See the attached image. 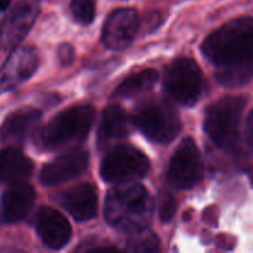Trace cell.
<instances>
[{"label": "cell", "instance_id": "obj_12", "mask_svg": "<svg viewBox=\"0 0 253 253\" xmlns=\"http://www.w3.org/2000/svg\"><path fill=\"white\" fill-rule=\"evenodd\" d=\"M88 165L89 153L73 148L47 163L40 172V182L47 187L59 185L81 175Z\"/></svg>", "mask_w": 253, "mask_h": 253}, {"label": "cell", "instance_id": "obj_1", "mask_svg": "<svg viewBox=\"0 0 253 253\" xmlns=\"http://www.w3.org/2000/svg\"><path fill=\"white\" fill-rule=\"evenodd\" d=\"M252 17L227 22L203 42L204 56L217 68L216 78L225 86H242L252 78Z\"/></svg>", "mask_w": 253, "mask_h": 253}, {"label": "cell", "instance_id": "obj_4", "mask_svg": "<svg viewBox=\"0 0 253 253\" xmlns=\"http://www.w3.org/2000/svg\"><path fill=\"white\" fill-rule=\"evenodd\" d=\"M244 96H225L212 103L205 111L204 131L222 150H234L240 135V125L246 106Z\"/></svg>", "mask_w": 253, "mask_h": 253}, {"label": "cell", "instance_id": "obj_3", "mask_svg": "<svg viewBox=\"0 0 253 253\" xmlns=\"http://www.w3.org/2000/svg\"><path fill=\"white\" fill-rule=\"evenodd\" d=\"M95 110L90 105L69 108L54 116L40 132L44 150H63L85 140L93 126Z\"/></svg>", "mask_w": 253, "mask_h": 253}, {"label": "cell", "instance_id": "obj_23", "mask_svg": "<svg viewBox=\"0 0 253 253\" xmlns=\"http://www.w3.org/2000/svg\"><path fill=\"white\" fill-rule=\"evenodd\" d=\"M73 57H74L73 48H72L69 44H62V46L59 47L58 58L62 64H64V66L69 64L72 61H73Z\"/></svg>", "mask_w": 253, "mask_h": 253}, {"label": "cell", "instance_id": "obj_24", "mask_svg": "<svg viewBox=\"0 0 253 253\" xmlns=\"http://www.w3.org/2000/svg\"><path fill=\"white\" fill-rule=\"evenodd\" d=\"M246 137L247 142H249V147H251L252 145V113H250L249 118H247V126H246Z\"/></svg>", "mask_w": 253, "mask_h": 253}, {"label": "cell", "instance_id": "obj_2", "mask_svg": "<svg viewBox=\"0 0 253 253\" xmlns=\"http://www.w3.org/2000/svg\"><path fill=\"white\" fill-rule=\"evenodd\" d=\"M153 199L140 184H119L109 190L104 205L108 224L121 232L131 234L148 227L153 216Z\"/></svg>", "mask_w": 253, "mask_h": 253}, {"label": "cell", "instance_id": "obj_19", "mask_svg": "<svg viewBox=\"0 0 253 253\" xmlns=\"http://www.w3.org/2000/svg\"><path fill=\"white\" fill-rule=\"evenodd\" d=\"M157 77V72L152 68L132 74L121 82L120 85L114 91V96L128 99L148 93L155 85Z\"/></svg>", "mask_w": 253, "mask_h": 253}, {"label": "cell", "instance_id": "obj_22", "mask_svg": "<svg viewBox=\"0 0 253 253\" xmlns=\"http://www.w3.org/2000/svg\"><path fill=\"white\" fill-rule=\"evenodd\" d=\"M158 214L160 220L165 224H168L177 211V203L174 197L169 193H162L160 195V203H158Z\"/></svg>", "mask_w": 253, "mask_h": 253}, {"label": "cell", "instance_id": "obj_14", "mask_svg": "<svg viewBox=\"0 0 253 253\" xmlns=\"http://www.w3.org/2000/svg\"><path fill=\"white\" fill-rule=\"evenodd\" d=\"M35 227L41 241L51 250L62 249L71 240V225L61 212L52 208L43 207L39 210Z\"/></svg>", "mask_w": 253, "mask_h": 253}, {"label": "cell", "instance_id": "obj_17", "mask_svg": "<svg viewBox=\"0 0 253 253\" xmlns=\"http://www.w3.org/2000/svg\"><path fill=\"white\" fill-rule=\"evenodd\" d=\"M130 131V120L123 108L110 105L104 110L98 128V143L106 147L121 138L126 137Z\"/></svg>", "mask_w": 253, "mask_h": 253}, {"label": "cell", "instance_id": "obj_13", "mask_svg": "<svg viewBox=\"0 0 253 253\" xmlns=\"http://www.w3.org/2000/svg\"><path fill=\"white\" fill-rule=\"evenodd\" d=\"M35 202L32 187L24 180L15 182L2 193L0 199V221L2 224H17L27 216Z\"/></svg>", "mask_w": 253, "mask_h": 253}, {"label": "cell", "instance_id": "obj_25", "mask_svg": "<svg viewBox=\"0 0 253 253\" xmlns=\"http://www.w3.org/2000/svg\"><path fill=\"white\" fill-rule=\"evenodd\" d=\"M11 5V0H0V12H4Z\"/></svg>", "mask_w": 253, "mask_h": 253}, {"label": "cell", "instance_id": "obj_21", "mask_svg": "<svg viewBox=\"0 0 253 253\" xmlns=\"http://www.w3.org/2000/svg\"><path fill=\"white\" fill-rule=\"evenodd\" d=\"M71 11L77 22L89 25L95 17V2L94 0H72Z\"/></svg>", "mask_w": 253, "mask_h": 253}, {"label": "cell", "instance_id": "obj_7", "mask_svg": "<svg viewBox=\"0 0 253 253\" xmlns=\"http://www.w3.org/2000/svg\"><path fill=\"white\" fill-rule=\"evenodd\" d=\"M165 89L180 105H195L203 90V77L198 64L190 58L173 62L165 76Z\"/></svg>", "mask_w": 253, "mask_h": 253}, {"label": "cell", "instance_id": "obj_6", "mask_svg": "<svg viewBox=\"0 0 253 253\" xmlns=\"http://www.w3.org/2000/svg\"><path fill=\"white\" fill-rule=\"evenodd\" d=\"M150 170L147 156L132 146H118L101 161L100 174L105 182L125 184L142 179Z\"/></svg>", "mask_w": 253, "mask_h": 253}, {"label": "cell", "instance_id": "obj_5", "mask_svg": "<svg viewBox=\"0 0 253 253\" xmlns=\"http://www.w3.org/2000/svg\"><path fill=\"white\" fill-rule=\"evenodd\" d=\"M132 123L145 137L156 143H169L179 135L182 121L167 100L150 99L135 109Z\"/></svg>", "mask_w": 253, "mask_h": 253}, {"label": "cell", "instance_id": "obj_10", "mask_svg": "<svg viewBox=\"0 0 253 253\" xmlns=\"http://www.w3.org/2000/svg\"><path fill=\"white\" fill-rule=\"evenodd\" d=\"M138 26L140 17L135 9L115 10L104 24L101 41L106 48L123 51L132 43Z\"/></svg>", "mask_w": 253, "mask_h": 253}, {"label": "cell", "instance_id": "obj_20", "mask_svg": "<svg viewBox=\"0 0 253 253\" xmlns=\"http://www.w3.org/2000/svg\"><path fill=\"white\" fill-rule=\"evenodd\" d=\"M126 250L132 252H155L160 250V240L157 235L147 227L138 231L131 232L128 237Z\"/></svg>", "mask_w": 253, "mask_h": 253}, {"label": "cell", "instance_id": "obj_9", "mask_svg": "<svg viewBox=\"0 0 253 253\" xmlns=\"http://www.w3.org/2000/svg\"><path fill=\"white\" fill-rule=\"evenodd\" d=\"M40 0H20L0 22V49L9 51L21 43L40 12Z\"/></svg>", "mask_w": 253, "mask_h": 253}, {"label": "cell", "instance_id": "obj_8", "mask_svg": "<svg viewBox=\"0 0 253 253\" xmlns=\"http://www.w3.org/2000/svg\"><path fill=\"white\" fill-rule=\"evenodd\" d=\"M204 175V165L198 146L192 138H184L175 150L167 170V180L175 189H190Z\"/></svg>", "mask_w": 253, "mask_h": 253}, {"label": "cell", "instance_id": "obj_11", "mask_svg": "<svg viewBox=\"0 0 253 253\" xmlns=\"http://www.w3.org/2000/svg\"><path fill=\"white\" fill-rule=\"evenodd\" d=\"M37 64L39 57L32 47H15L4 66L0 68V95L26 82L35 73Z\"/></svg>", "mask_w": 253, "mask_h": 253}, {"label": "cell", "instance_id": "obj_15", "mask_svg": "<svg viewBox=\"0 0 253 253\" xmlns=\"http://www.w3.org/2000/svg\"><path fill=\"white\" fill-rule=\"evenodd\" d=\"M59 203L76 221H89L98 214V194L93 185L88 183L62 193Z\"/></svg>", "mask_w": 253, "mask_h": 253}, {"label": "cell", "instance_id": "obj_18", "mask_svg": "<svg viewBox=\"0 0 253 253\" xmlns=\"http://www.w3.org/2000/svg\"><path fill=\"white\" fill-rule=\"evenodd\" d=\"M32 169L31 160L17 148L0 151V185L25 180L31 175Z\"/></svg>", "mask_w": 253, "mask_h": 253}, {"label": "cell", "instance_id": "obj_16", "mask_svg": "<svg viewBox=\"0 0 253 253\" xmlns=\"http://www.w3.org/2000/svg\"><path fill=\"white\" fill-rule=\"evenodd\" d=\"M41 116V111L36 109H21L10 114L0 127V140L9 145H21L34 132Z\"/></svg>", "mask_w": 253, "mask_h": 253}]
</instances>
